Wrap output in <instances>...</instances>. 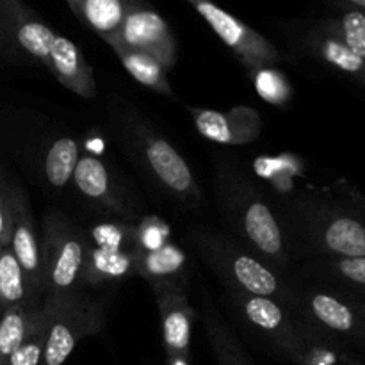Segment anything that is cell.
Listing matches in <instances>:
<instances>
[{"label": "cell", "instance_id": "cell-17", "mask_svg": "<svg viewBox=\"0 0 365 365\" xmlns=\"http://www.w3.org/2000/svg\"><path fill=\"white\" fill-rule=\"evenodd\" d=\"M107 43H109L114 48V52L118 53L125 70H127L139 84L146 86V88L153 89V91L160 93V95L173 98L175 95L173 91H171L170 81H168L166 68L163 66L160 61H157L155 57L150 56V53L130 48V46L123 45V43H120L118 39H109Z\"/></svg>", "mask_w": 365, "mask_h": 365}, {"label": "cell", "instance_id": "cell-6", "mask_svg": "<svg viewBox=\"0 0 365 365\" xmlns=\"http://www.w3.org/2000/svg\"><path fill=\"white\" fill-rule=\"evenodd\" d=\"M228 294L237 312L253 330L273 342L292 362L303 365L309 348L298 327L292 323L291 314L284 303L264 296H250L241 292H228Z\"/></svg>", "mask_w": 365, "mask_h": 365}, {"label": "cell", "instance_id": "cell-1", "mask_svg": "<svg viewBox=\"0 0 365 365\" xmlns=\"http://www.w3.org/2000/svg\"><path fill=\"white\" fill-rule=\"evenodd\" d=\"M216 187L225 221L235 235L273 266H285L289 255L282 227L257 189L230 168L217 170Z\"/></svg>", "mask_w": 365, "mask_h": 365}, {"label": "cell", "instance_id": "cell-23", "mask_svg": "<svg viewBox=\"0 0 365 365\" xmlns=\"http://www.w3.org/2000/svg\"><path fill=\"white\" fill-rule=\"evenodd\" d=\"M41 303L11 307L0 314V365H6L27 334L29 321Z\"/></svg>", "mask_w": 365, "mask_h": 365}, {"label": "cell", "instance_id": "cell-29", "mask_svg": "<svg viewBox=\"0 0 365 365\" xmlns=\"http://www.w3.org/2000/svg\"><path fill=\"white\" fill-rule=\"evenodd\" d=\"M342 32L344 43L349 50L365 61V14L360 11H351L342 18Z\"/></svg>", "mask_w": 365, "mask_h": 365}, {"label": "cell", "instance_id": "cell-9", "mask_svg": "<svg viewBox=\"0 0 365 365\" xmlns=\"http://www.w3.org/2000/svg\"><path fill=\"white\" fill-rule=\"evenodd\" d=\"M110 39H118L130 48L150 53L160 61L166 70L177 61V45L170 27L159 14L150 9L128 7L120 32Z\"/></svg>", "mask_w": 365, "mask_h": 365}, {"label": "cell", "instance_id": "cell-12", "mask_svg": "<svg viewBox=\"0 0 365 365\" xmlns=\"http://www.w3.org/2000/svg\"><path fill=\"white\" fill-rule=\"evenodd\" d=\"M50 73L70 91L82 98H95L96 82L93 70L81 50L68 38L57 36L50 52Z\"/></svg>", "mask_w": 365, "mask_h": 365}, {"label": "cell", "instance_id": "cell-8", "mask_svg": "<svg viewBox=\"0 0 365 365\" xmlns=\"http://www.w3.org/2000/svg\"><path fill=\"white\" fill-rule=\"evenodd\" d=\"M9 202L11 214H13L9 248L24 271L25 284H27L31 298L36 302H43L45 287H43L41 250H39V241L36 237L34 221H32L31 209H29L27 196L20 187H9Z\"/></svg>", "mask_w": 365, "mask_h": 365}, {"label": "cell", "instance_id": "cell-11", "mask_svg": "<svg viewBox=\"0 0 365 365\" xmlns=\"http://www.w3.org/2000/svg\"><path fill=\"white\" fill-rule=\"evenodd\" d=\"M195 120L196 130L210 141L223 145H242L259 135L260 121L255 110L235 109L230 113H221L212 109L187 107Z\"/></svg>", "mask_w": 365, "mask_h": 365}, {"label": "cell", "instance_id": "cell-25", "mask_svg": "<svg viewBox=\"0 0 365 365\" xmlns=\"http://www.w3.org/2000/svg\"><path fill=\"white\" fill-rule=\"evenodd\" d=\"M77 141L70 138H61L50 146L48 153L45 157V175L46 180L53 187H64L73 177L75 166L78 163Z\"/></svg>", "mask_w": 365, "mask_h": 365}, {"label": "cell", "instance_id": "cell-19", "mask_svg": "<svg viewBox=\"0 0 365 365\" xmlns=\"http://www.w3.org/2000/svg\"><path fill=\"white\" fill-rule=\"evenodd\" d=\"M319 239L324 248L344 259L365 257V225L355 217H331L319 228Z\"/></svg>", "mask_w": 365, "mask_h": 365}, {"label": "cell", "instance_id": "cell-13", "mask_svg": "<svg viewBox=\"0 0 365 365\" xmlns=\"http://www.w3.org/2000/svg\"><path fill=\"white\" fill-rule=\"evenodd\" d=\"M135 274L145 278L150 287H180L187 284V260L184 252L173 242H166L153 252H139L134 248Z\"/></svg>", "mask_w": 365, "mask_h": 365}, {"label": "cell", "instance_id": "cell-33", "mask_svg": "<svg viewBox=\"0 0 365 365\" xmlns=\"http://www.w3.org/2000/svg\"><path fill=\"white\" fill-rule=\"evenodd\" d=\"M166 365H191V362L182 356H166Z\"/></svg>", "mask_w": 365, "mask_h": 365}, {"label": "cell", "instance_id": "cell-10", "mask_svg": "<svg viewBox=\"0 0 365 365\" xmlns=\"http://www.w3.org/2000/svg\"><path fill=\"white\" fill-rule=\"evenodd\" d=\"M163 323V339L166 356L189 359L191 330L195 321V310L189 305L185 289L159 285L152 287Z\"/></svg>", "mask_w": 365, "mask_h": 365}, {"label": "cell", "instance_id": "cell-24", "mask_svg": "<svg viewBox=\"0 0 365 365\" xmlns=\"http://www.w3.org/2000/svg\"><path fill=\"white\" fill-rule=\"evenodd\" d=\"M307 305L310 314L323 327L339 334H349L355 330V314L346 303L324 292H312L307 296Z\"/></svg>", "mask_w": 365, "mask_h": 365}, {"label": "cell", "instance_id": "cell-16", "mask_svg": "<svg viewBox=\"0 0 365 365\" xmlns=\"http://www.w3.org/2000/svg\"><path fill=\"white\" fill-rule=\"evenodd\" d=\"M135 274L134 248L118 246H89L82 285H100Z\"/></svg>", "mask_w": 365, "mask_h": 365}, {"label": "cell", "instance_id": "cell-2", "mask_svg": "<svg viewBox=\"0 0 365 365\" xmlns=\"http://www.w3.org/2000/svg\"><path fill=\"white\" fill-rule=\"evenodd\" d=\"M191 239L203 262L227 285L228 292L289 303L287 287L271 266L242 250L235 241L205 228H191Z\"/></svg>", "mask_w": 365, "mask_h": 365}, {"label": "cell", "instance_id": "cell-34", "mask_svg": "<svg viewBox=\"0 0 365 365\" xmlns=\"http://www.w3.org/2000/svg\"><path fill=\"white\" fill-rule=\"evenodd\" d=\"M349 2L356 4V6H360V7H365V0H349Z\"/></svg>", "mask_w": 365, "mask_h": 365}, {"label": "cell", "instance_id": "cell-21", "mask_svg": "<svg viewBox=\"0 0 365 365\" xmlns=\"http://www.w3.org/2000/svg\"><path fill=\"white\" fill-rule=\"evenodd\" d=\"M127 9L123 0H77L73 6L75 13L81 14L82 20L100 32L103 39L118 36Z\"/></svg>", "mask_w": 365, "mask_h": 365}, {"label": "cell", "instance_id": "cell-37", "mask_svg": "<svg viewBox=\"0 0 365 365\" xmlns=\"http://www.w3.org/2000/svg\"><path fill=\"white\" fill-rule=\"evenodd\" d=\"M0 253H2V245H0Z\"/></svg>", "mask_w": 365, "mask_h": 365}, {"label": "cell", "instance_id": "cell-38", "mask_svg": "<svg viewBox=\"0 0 365 365\" xmlns=\"http://www.w3.org/2000/svg\"><path fill=\"white\" fill-rule=\"evenodd\" d=\"M2 189H4V187H2V185H0V191H2Z\"/></svg>", "mask_w": 365, "mask_h": 365}, {"label": "cell", "instance_id": "cell-4", "mask_svg": "<svg viewBox=\"0 0 365 365\" xmlns=\"http://www.w3.org/2000/svg\"><path fill=\"white\" fill-rule=\"evenodd\" d=\"M125 135L141 166L148 170V173L171 196L189 207L200 205L202 191L192 177L191 168L163 135L157 134L150 125L143 123L141 118H134L130 123H127Z\"/></svg>", "mask_w": 365, "mask_h": 365}, {"label": "cell", "instance_id": "cell-15", "mask_svg": "<svg viewBox=\"0 0 365 365\" xmlns=\"http://www.w3.org/2000/svg\"><path fill=\"white\" fill-rule=\"evenodd\" d=\"M71 180H73L77 191L88 200L98 203V205L110 210V212L123 214L125 207L121 203L120 196L116 195V189H114L113 180L109 177V170L98 157H78Z\"/></svg>", "mask_w": 365, "mask_h": 365}, {"label": "cell", "instance_id": "cell-35", "mask_svg": "<svg viewBox=\"0 0 365 365\" xmlns=\"http://www.w3.org/2000/svg\"><path fill=\"white\" fill-rule=\"evenodd\" d=\"M359 310H360V314L365 317V305H359Z\"/></svg>", "mask_w": 365, "mask_h": 365}, {"label": "cell", "instance_id": "cell-20", "mask_svg": "<svg viewBox=\"0 0 365 365\" xmlns=\"http://www.w3.org/2000/svg\"><path fill=\"white\" fill-rule=\"evenodd\" d=\"M203 323L217 365H252L235 335L223 323V317L207 294L203 296Z\"/></svg>", "mask_w": 365, "mask_h": 365}, {"label": "cell", "instance_id": "cell-26", "mask_svg": "<svg viewBox=\"0 0 365 365\" xmlns=\"http://www.w3.org/2000/svg\"><path fill=\"white\" fill-rule=\"evenodd\" d=\"M253 81H255V89L266 102L274 103V106H282L291 98V86H289L287 78L274 70L273 66H266L262 70L253 73Z\"/></svg>", "mask_w": 365, "mask_h": 365}, {"label": "cell", "instance_id": "cell-18", "mask_svg": "<svg viewBox=\"0 0 365 365\" xmlns=\"http://www.w3.org/2000/svg\"><path fill=\"white\" fill-rule=\"evenodd\" d=\"M53 314H56V302L45 298L41 305L32 312L24 341L6 365H41Z\"/></svg>", "mask_w": 365, "mask_h": 365}, {"label": "cell", "instance_id": "cell-3", "mask_svg": "<svg viewBox=\"0 0 365 365\" xmlns=\"http://www.w3.org/2000/svg\"><path fill=\"white\" fill-rule=\"evenodd\" d=\"M39 250L45 298L63 302L81 292L89 242L61 210H50L45 216Z\"/></svg>", "mask_w": 365, "mask_h": 365}, {"label": "cell", "instance_id": "cell-27", "mask_svg": "<svg viewBox=\"0 0 365 365\" xmlns=\"http://www.w3.org/2000/svg\"><path fill=\"white\" fill-rule=\"evenodd\" d=\"M319 53L324 61L337 66L339 70L348 73H362L365 71V61L360 59L353 50L346 46L344 41L335 38H327L319 45Z\"/></svg>", "mask_w": 365, "mask_h": 365}, {"label": "cell", "instance_id": "cell-32", "mask_svg": "<svg viewBox=\"0 0 365 365\" xmlns=\"http://www.w3.org/2000/svg\"><path fill=\"white\" fill-rule=\"evenodd\" d=\"M11 36H9V20H7V7L6 0H0V53L9 48Z\"/></svg>", "mask_w": 365, "mask_h": 365}, {"label": "cell", "instance_id": "cell-28", "mask_svg": "<svg viewBox=\"0 0 365 365\" xmlns=\"http://www.w3.org/2000/svg\"><path fill=\"white\" fill-rule=\"evenodd\" d=\"M170 242V227L163 220L150 216L135 225L134 248L139 252H153Z\"/></svg>", "mask_w": 365, "mask_h": 365}, {"label": "cell", "instance_id": "cell-30", "mask_svg": "<svg viewBox=\"0 0 365 365\" xmlns=\"http://www.w3.org/2000/svg\"><path fill=\"white\" fill-rule=\"evenodd\" d=\"M11 228H13V214H11L9 189L0 191V245L2 248H9Z\"/></svg>", "mask_w": 365, "mask_h": 365}, {"label": "cell", "instance_id": "cell-7", "mask_svg": "<svg viewBox=\"0 0 365 365\" xmlns=\"http://www.w3.org/2000/svg\"><path fill=\"white\" fill-rule=\"evenodd\" d=\"M189 2L252 73L266 66H273L284 59V56L266 38L217 7L212 0H189Z\"/></svg>", "mask_w": 365, "mask_h": 365}, {"label": "cell", "instance_id": "cell-22", "mask_svg": "<svg viewBox=\"0 0 365 365\" xmlns=\"http://www.w3.org/2000/svg\"><path fill=\"white\" fill-rule=\"evenodd\" d=\"M25 303L41 302H36L29 294L24 271L11 248H2V253H0V314L11 307L25 305Z\"/></svg>", "mask_w": 365, "mask_h": 365}, {"label": "cell", "instance_id": "cell-5", "mask_svg": "<svg viewBox=\"0 0 365 365\" xmlns=\"http://www.w3.org/2000/svg\"><path fill=\"white\" fill-rule=\"evenodd\" d=\"M106 324V305L81 292L56 302V314L46 337L41 365H63L77 344L100 334Z\"/></svg>", "mask_w": 365, "mask_h": 365}, {"label": "cell", "instance_id": "cell-36", "mask_svg": "<svg viewBox=\"0 0 365 365\" xmlns=\"http://www.w3.org/2000/svg\"><path fill=\"white\" fill-rule=\"evenodd\" d=\"M75 2H77V0H70V4H71V7L75 6Z\"/></svg>", "mask_w": 365, "mask_h": 365}, {"label": "cell", "instance_id": "cell-31", "mask_svg": "<svg viewBox=\"0 0 365 365\" xmlns=\"http://www.w3.org/2000/svg\"><path fill=\"white\" fill-rule=\"evenodd\" d=\"M337 271L346 280L353 282V284L365 285V257L339 260Z\"/></svg>", "mask_w": 365, "mask_h": 365}, {"label": "cell", "instance_id": "cell-14", "mask_svg": "<svg viewBox=\"0 0 365 365\" xmlns=\"http://www.w3.org/2000/svg\"><path fill=\"white\" fill-rule=\"evenodd\" d=\"M7 20H9L11 43L20 46L24 52L34 57L46 68L50 66V52L57 34L45 24L32 18L18 0H6Z\"/></svg>", "mask_w": 365, "mask_h": 365}]
</instances>
